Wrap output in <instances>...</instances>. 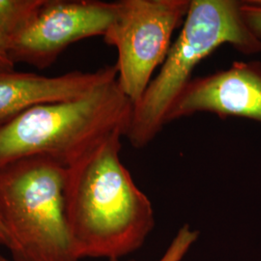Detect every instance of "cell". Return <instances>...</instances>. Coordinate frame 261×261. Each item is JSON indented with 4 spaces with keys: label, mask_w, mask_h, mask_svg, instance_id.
Masks as SVG:
<instances>
[{
    "label": "cell",
    "mask_w": 261,
    "mask_h": 261,
    "mask_svg": "<svg viewBox=\"0 0 261 261\" xmlns=\"http://www.w3.org/2000/svg\"><path fill=\"white\" fill-rule=\"evenodd\" d=\"M122 137L112 133L66 168V220L80 260H118L139 250L155 225L148 196L122 164Z\"/></svg>",
    "instance_id": "cell-1"
},
{
    "label": "cell",
    "mask_w": 261,
    "mask_h": 261,
    "mask_svg": "<svg viewBox=\"0 0 261 261\" xmlns=\"http://www.w3.org/2000/svg\"><path fill=\"white\" fill-rule=\"evenodd\" d=\"M132 112L117 79L82 98L28 110L0 126V168L37 156L69 168L112 133L126 136Z\"/></svg>",
    "instance_id": "cell-2"
},
{
    "label": "cell",
    "mask_w": 261,
    "mask_h": 261,
    "mask_svg": "<svg viewBox=\"0 0 261 261\" xmlns=\"http://www.w3.org/2000/svg\"><path fill=\"white\" fill-rule=\"evenodd\" d=\"M241 1L191 0L179 36L171 45L158 75L133 107L126 138L130 145H148L167 125L172 105L194 79L196 66L223 45L244 55L261 53L255 37L241 16Z\"/></svg>",
    "instance_id": "cell-3"
},
{
    "label": "cell",
    "mask_w": 261,
    "mask_h": 261,
    "mask_svg": "<svg viewBox=\"0 0 261 261\" xmlns=\"http://www.w3.org/2000/svg\"><path fill=\"white\" fill-rule=\"evenodd\" d=\"M66 168L28 157L0 168V220L14 261H80L65 216Z\"/></svg>",
    "instance_id": "cell-4"
},
{
    "label": "cell",
    "mask_w": 261,
    "mask_h": 261,
    "mask_svg": "<svg viewBox=\"0 0 261 261\" xmlns=\"http://www.w3.org/2000/svg\"><path fill=\"white\" fill-rule=\"evenodd\" d=\"M118 15L103 36L117 49V83L133 103H138L152 75L163 65L171 38L182 27L191 0H122Z\"/></svg>",
    "instance_id": "cell-5"
},
{
    "label": "cell",
    "mask_w": 261,
    "mask_h": 261,
    "mask_svg": "<svg viewBox=\"0 0 261 261\" xmlns=\"http://www.w3.org/2000/svg\"><path fill=\"white\" fill-rule=\"evenodd\" d=\"M119 8V1L47 0L36 19L9 40L10 57L15 64L47 69L69 46L87 38L103 37Z\"/></svg>",
    "instance_id": "cell-6"
},
{
    "label": "cell",
    "mask_w": 261,
    "mask_h": 261,
    "mask_svg": "<svg viewBox=\"0 0 261 261\" xmlns=\"http://www.w3.org/2000/svg\"><path fill=\"white\" fill-rule=\"evenodd\" d=\"M197 113L261 123L260 62L235 61L224 70L194 77L170 108L166 123Z\"/></svg>",
    "instance_id": "cell-7"
},
{
    "label": "cell",
    "mask_w": 261,
    "mask_h": 261,
    "mask_svg": "<svg viewBox=\"0 0 261 261\" xmlns=\"http://www.w3.org/2000/svg\"><path fill=\"white\" fill-rule=\"evenodd\" d=\"M116 79L115 65L105 66L94 72L74 71L56 76L14 69L0 71V126L39 106L82 98Z\"/></svg>",
    "instance_id": "cell-8"
},
{
    "label": "cell",
    "mask_w": 261,
    "mask_h": 261,
    "mask_svg": "<svg viewBox=\"0 0 261 261\" xmlns=\"http://www.w3.org/2000/svg\"><path fill=\"white\" fill-rule=\"evenodd\" d=\"M47 0H0V35L8 41L36 19Z\"/></svg>",
    "instance_id": "cell-9"
},
{
    "label": "cell",
    "mask_w": 261,
    "mask_h": 261,
    "mask_svg": "<svg viewBox=\"0 0 261 261\" xmlns=\"http://www.w3.org/2000/svg\"><path fill=\"white\" fill-rule=\"evenodd\" d=\"M199 232L184 224L169 244L164 255L157 261H182L192 246L196 242ZM136 261V260H132Z\"/></svg>",
    "instance_id": "cell-10"
},
{
    "label": "cell",
    "mask_w": 261,
    "mask_h": 261,
    "mask_svg": "<svg viewBox=\"0 0 261 261\" xmlns=\"http://www.w3.org/2000/svg\"><path fill=\"white\" fill-rule=\"evenodd\" d=\"M240 11L246 25L261 40V0L241 1Z\"/></svg>",
    "instance_id": "cell-11"
},
{
    "label": "cell",
    "mask_w": 261,
    "mask_h": 261,
    "mask_svg": "<svg viewBox=\"0 0 261 261\" xmlns=\"http://www.w3.org/2000/svg\"><path fill=\"white\" fill-rule=\"evenodd\" d=\"M15 63L9 55V41L0 35V71L13 70Z\"/></svg>",
    "instance_id": "cell-12"
},
{
    "label": "cell",
    "mask_w": 261,
    "mask_h": 261,
    "mask_svg": "<svg viewBox=\"0 0 261 261\" xmlns=\"http://www.w3.org/2000/svg\"><path fill=\"white\" fill-rule=\"evenodd\" d=\"M0 246H4L7 249H10V246H11L9 234L5 229L1 220H0Z\"/></svg>",
    "instance_id": "cell-13"
},
{
    "label": "cell",
    "mask_w": 261,
    "mask_h": 261,
    "mask_svg": "<svg viewBox=\"0 0 261 261\" xmlns=\"http://www.w3.org/2000/svg\"><path fill=\"white\" fill-rule=\"evenodd\" d=\"M0 261H11L9 259H7L5 256H3L2 254H0Z\"/></svg>",
    "instance_id": "cell-14"
},
{
    "label": "cell",
    "mask_w": 261,
    "mask_h": 261,
    "mask_svg": "<svg viewBox=\"0 0 261 261\" xmlns=\"http://www.w3.org/2000/svg\"><path fill=\"white\" fill-rule=\"evenodd\" d=\"M111 261H118V260H111Z\"/></svg>",
    "instance_id": "cell-15"
}]
</instances>
